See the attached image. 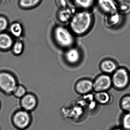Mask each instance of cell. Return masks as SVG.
<instances>
[{"label":"cell","instance_id":"1","mask_svg":"<svg viewBox=\"0 0 130 130\" xmlns=\"http://www.w3.org/2000/svg\"><path fill=\"white\" fill-rule=\"evenodd\" d=\"M92 15L87 10H83L74 14L69 22L70 29L76 35L80 36L87 32L93 22Z\"/></svg>","mask_w":130,"mask_h":130},{"label":"cell","instance_id":"2","mask_svg":"<svg viewBox=\"0 0 130 130\" xmlns=\"http://www.w3.org/2000/svg\"><path fill=\"white\" fill-rule=\"evenodd\" d=\"M52 34L54 41L60 48L67 50L73 47L75 39L70 29L63 26H58L54 29Z\"/></svg>","mask_w":130,"mask_h":130},{"label":"cell","instance_id":"3","mask_svg":"<svg viewBox=\"0 0 130 130\" xmlns=\"http://www.w3.org/2000/svg\"><path fill=\"white\" fill-rule=\"evenodd\" d=\"M17 77L7 70L0 71V91L5 95L12 94L18 84Z\"/></svg>","mask_w":130,"mask_h":130},{"label":"cell","instance_id":"4","mask_svg":"<svg viewBox=\"0 0 130 130\" xmlns=\"http://www.w3.org/2000/svg\"><path fill=\"white\" fill-rule=\"evenodd\" d=\"M32 121V117L30 112L22 109L17 110L12 116V123L18 130H25L31 125Z\"/></svg>","mask_w":130,"mask_h":130},{"label":"cell","instance_id":"5","mask_svg":"<svg viewBox=\"0 0 130 130\" xmlns=\"http://www.w3.org/2000/svg\"><path fill=\"white\" fill-rule=\"evenodd\" d=\"M112 84L118 89H124L129 82V76L127 71L123 68L118 69L115 71L112 78Z\"/></svg>","mask_w":130,"mask_h":130},{"label":"cell","instance_id":"6","mask_svg":"<svg viewBox=\"0 0 130 130\" xmlns=\"http://www.w3.org/2000/svg\"><path fill=\"white\" fill-rule=\"evenodd\" d=\"M21 109L31 112L35 110L38 105V99L34 93H28L20 99Z\"/></svg>","mask_w":130,"mask_h":130},{"label":"cell","instance_id":"7","mask_svg":"<svg viewBox=\"0 0 130 130\" xmlns=\"http://www.w3.org/2000/svg\"><path fill=\"white\" fill-rule=\"evenodd\" d=\"M112 84L111 77L103 74L98 77L93 83V89L96 92H104L109 89Z\"/></svg>","mask_w":130,"mask_h":130},{"label":"cell","instance_id":"8","mask_svg":"<svg viewBox=\"0 0 130 130\" xmlns=\"http://www.w3.org/2000/svg\"><path fill=\"white\" fill-rule=\"evenodd\" d=\"M80 58L79 51L76 48L72 47L67 49L64 55V60L70 64L77 63Z\"/></svg>","mask_w":130,"mask_h":130},{"label":"cell","instance_id":"9","mask_svg":"<svg viewBox=\"0 0 130 130\" xmlns=\"http://www.w3.org/2000/svg\"><path fill=\"white\" fill-rule=\"evenodd\" d=\"M14 43L12 36L6 32H0V51H6L11 49Z\"/></svg>","mask_w":130,"mask_h":130},{"label":"cell","instance_id":"10","mask_svg":"<svg viewBox=\"0 0 130 130\" xmlns=\"http://www.w3.org/2000/svg\"><path fill=\"white\" fill-rule=\"evenodd\" d=\"M93 89V83L87 79L81 80L76 84V91L80 94H85L91 91Z\"/></svg>","mask_w":130,"mask_h":130},{"label":"cell","instance_id":"11","mask_svg":"<svg viewBox=\"0 0 130 130\" xmlns=\"http://www.w3.org/2000/svg\"><path fill=\"white\" fill-rule=\"evenodd\" d=\"M74 14L73 9L69 6L66 8L60 9L58 12L57 17L59 22L67 23L70 22Z\"/></svg>","mask_w":130,"mask_h":130},{"label":"cell","instance_id":"12","mask_svg":"<svg viewBox=\"0 0 130 130\" xmlns=\"http://www.w3.org/2000/svg\"><path fill=\"white\" fill-rule=\"evenodd\" d=\"M9 31L12 36L16 38H20L23 34V28L20 23L15 22L10 25Z\"/></svg>","mask_w":130,"mask_h":130},{"label":"cell","instance_id":"13","mask_svg":"<svg viewBox=\"0 0 130 130\" xmlns=\"http://www.w3.org/2000/svg\"><path fill=\"white\" fill-rule=\"evenodd\" d=\"M41 1L42 0H19V6L23 9H29L38 6Z\"/></svg>","mask_w":130,"mask_h":130},{"label":"cell","instance_id":"14","mask_svg":"<svg viewBox=\"0 0 130 130\" xmlns=\"http://www.w3.org/2000/svg\"><path fill=\"white\" fill-rule=\"evenodd\" d=\"M102 71L106 73H111L115 71L116 65L114 61L111 60L103 61L101 64Z\"/></svg>","mask_w":130,"mask_h":130},{"label":"cell","instance_id":"15","mask_svg":"<svg viewBox=\"0 0 130 130\" xmlns=\"http://www.w3.org/2000/svg\"><path fill=\"white\" fill-rule=\"evenodd\" d=\"M24 48L23 42L21 41H17L14 42L11 49L14 55L19 56L22 54Z\"/></svg>","mask_w":130,"mask_h":130},{"label":"cell","instance_id":"16","mask_svg":"<svg viewBox=\"0 0 130 130\" xmlns=\"http://www.w3.org/2000/svg\"><path fill=\"white\" fill-rule=\"evenodd\" d=\"M95 98L98 102L103 105L108 103L110 100L109 95L105 91L96 93Z\"/></svg>","mask_w":130,"mask_h":130},{"label":"cell","instance_id":"17","mask_svg":"<svg viewBox=\"0 0 130 130\" xmlns=\"http://www.w3.org/2000/svg\"><path fill=\"white\" fill-rule=\"evenodd\" d=\"M27 93L26 88L23 85L18 84L13 90L12 94L16 98L21 99Z\"/></svg>","mask_w":130,"mask_h":130},{"label":"cell","instance_id":"18","mask_svg":"<svg viewBox=\"0 0 130 130\" xmlns=\"http://www.w3.org/2000/svg\"><path fill=\"white\" fill-rule=\"evenodd\" d=\"M94 0H73L75 4L78 7L87 9L91 7L94 3Z\"/></svg>","mask_w":130,"mask_h":130},{"label":"cell","instance_id":"19","mask_svg":"<svg viewBox=\"0 0 130 130\" xmlns=\"http://www.w3.org/2000/svg\"><path fill=\"white\" fill-rule=\"evenodd\" d=\"M9 22L7 18L0 15V32H4L8 28Z\"/></svg>","mask_w":130,"mask_h":130},{"label":"cell","instance_id":"20","mask_svg":"<svg viewBox=\"0 0 130 130\" xmlns=\"http://www.w3.org/2000/svg\"><path fill=\"white\" fill-rule=\"evenodd\" d=\"M121 106L124 111L130 112V96H125L122 99Z\"/></svg>","mask_w":130,"mask_h":130},{"label":"cell","instance_id":"21","mask_svg":"<svg viewBox=\"0 0 130 130\" xmlns=\"http://www.w3.org/2000/svg\"><path fill=\"white\" fill-rule=\"evenodd\" d=\"M122 126L125 130H130V112L125 114L122 119Z\"/></svg>","mask_w":130,"mask_h":130},{"label":"cell","instance_id":"22","mask_svg":"<svg viewBox=\"0 0 130 130\" xmlns=\"http://www.w3.org/2000/svg\"><path fill=\"white\" fill-rule=\"evenodd\" d=\"M56 5L60 9H64L69 6V0H55Z\"/></svg>","mask_w":130,"mask_h":130},{"label":"cell","instance_id":"23","mask_svg":"<svg viewBox=\"0 0 130 130\" xmlns=\"http://www.w3.org/2000/svg\"><path fill=\"white\" fill-rule=\"evenodd\" d=\"M112 130H123L122 129H121L120 128H115Z\"/></svg>","mask_w":130,"mask_h":130},{"label":"cell","instance_id":"24","mask_svg":"<svg viewBox=\"0 0 130 130\" xmlns=\"http://www.w3.org/2000/svg\"><path fill=\"white\" fill-rule=\"evenodd\" d=\"M1 101H0V109H1Z\"/></svg>","mask_w":130,"mask_h":130},{"label":"cell","instance_id":"25","mask_svg":"<svg viewBox=\"0 0 130 130\" xmlns=\"http://www.w3.org/2000/svg\"><path fill=\"white\" fill-rule=\"evenodd\" d=\"M2 1V0H0V2H1Z\"/></svg>","mask_w":130,"mask_h":130},{"label":"cell","instance_id":"26","mask_svg":"<svg viewBox=\"0 0 130 130\" xmlns=\"http://www.w3.org/2000/svg\"><path fill=\"white\" fill-rule=\"evenodd\" d=\"M0 130H1V128H0Z\"/></svg>","mask_w":130,"mask_h":130}]
</instances>
